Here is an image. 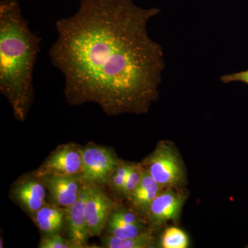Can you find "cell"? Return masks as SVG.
Instances as JSON below:
<instances>
[{"label":"cell","instance_id":"obj_8","mask_svg":"<svg viewBox=\"0 0 248 248\" xmlns=\"http://www.w3.org/2000/svg\"><path fill=\"white\" fill-rule=\"evenodd\" d=\"M11 195L32 218L46 203V187L42 179L35 175L18 181L11 190Z\"/></svg>","mask_w":248,"mask_h":248},{"label":"cell","instance_id":"obj_20","mask_svg":"<svg viewBox=\"0 0 248 248\" xmlns=\"http://www.w3.org/2000/svg\"><path fill=\"white\" fill-rule=\"evenodd\" d=\"M220 80L223 84H228V83L231 82H242L248 85V70L223 75L220 78Z\"/></svg>","mask_w":248,"mask_h":248},{"label":"cell","instance_id":"obj_15","mask_svg":"<svg viewBox=\"0 0 248 248\" xmlns=\"http://www.w3.org/2000/svg\"><path fill=\"white\" fill-rule=\"evenodd\" d=\"M189 244L186 232L174 226L166 228L160 239V247L163 248H187Z\"/></svg>","mask_w":248,"mask_h":248},{"label":"cell","instance_id":"obj_21","mask_svg":"<svg viewBox=\"0 0 248 248\" xmlns=\"http://www.w3.org/2000/svg\"></svg>","mask_w":248,"mask_h":248},{"label":"cell","instance_id":"obj_9","mask_svg":"<svg viewBox=\"0 0 248 248\" xmlns=\"http://www.w3.org/2000/svg\"><path fill=\"white\" fill-rule=\"evenodd\" d=\"M80 174L48 175L40 179L45 184L54 204L68 209L79 199L83 185Z\"/></svg>","mask_w":248,"mask_h":248},{"label":"cell","instance_id":"obj_5","mask_svg":"<svg viewBox=\"0 0 248 248\" xmlns=\"http://www.w3.org/2000/svg\"><path fill=\"white\" fill-rule=\"evenodd\" d=\"M82 171V148L68 143L59 146L40 166L35 175H76Z\"/></svg>","mask_w":248,"mask_h":248},{"label":"cell","instance_id":"obj_2","mask_svg":"<svg viewBox=\"0 0 248 248\" xmlns=\"http://www.w3.org/2000/svg\"><path fill=\"white\" fill-rule=\"evenodd\" d=\"M41 42L17 0H1L0 92L19 121L25 120L33 102V71Z\"/></svg>","mask_w":248,"mask_h":248},{"label":"cell","instance_id":"obj_14","mask_svg":"<svg viewBox=\"0 0 248 248\" xmlns=\"http://www.w3.org/2000/svg\"><path fill=\"white\" fill-rule=\"evenodd\" d=\"M104 229L107 235L119 238H134L149 231L146 227L129 226L120 221L109 217Z\"/></svg>","mask_w":248,"mask_h":248},{"label":"cell","instance_id":"obj_16","mask_svg":"<svg viewBox=\"0 0 248 248\" xmlns=\"http://www.w3.org/2000/svg\"><path fill=\"white\" fill-rule=\"evenodd\" d=\"M143 172H144V168H143V165L132 164L131 168H130L126 180H125V185H124L123 190H122V194L124 197L128 199L137 188L141 182Z\"/></svg>","mask_w":248,"mask_h":248},{"label":"cell","instance_id":"obj_13","mask_svg":"<svg viewBox=\"0 0 248 248\" xmlns=\"http://www.w3.org/2000/svg\"><path fill=\"white\" fill-rule=\"evenodd\" d=\"M155 238L151 231L134 238H119L106 235L102 237V246L107 248H148L154 247Z\"/></svg>","mask_w":248,"mask_h":248},{"label":"cell","instance_id":"obj_12","mask_svg":"<svg viewBox=\"0 0 248 248\" xmlns=\"http://www.w3.org/2000/svg\"><path fill=\"white\" fill-rule=\"evenodd\" d=\"M164 189L144 169L141 182L128 200L135 210L146 216L152 202Z\"/></svg>","mask_w":248,"mask_h":248},{"label":"cell","instance_id":"obj_11","mask_svg":"<svg viewBox=\"0 0 248 248\" xmlns=\"http://www.w3.org/2000/svg\"><path fill=\"white\" fill-rule=\"evenodd\" d=\"M67 209L46 203L33 217L36 226L44 236L61 234L66 228Z\"/></svg>","mask_w":248,"mask_h":248},{"label":"cell","instance_id":"obj_1","mask_svg":"<svg viewBox=\"0 0 248 248\" xmlns=\"http://www.w3.org/2000/svg\"><path fill=\"white\" fill-rule=\"evenodd\" d=\"M161 11L133 0H81L76 14L57 20L49 58L64 78L68 104L95 103L110 116L148 112L166 66L148 31Z\"/></svg>","mask_w":248,"mask_h":248},{"label":"cell","instance_id":"obj_7","mask_svg":"<svg viewBox=\"0 0 248 248\" xmlns=\"http://www.w3.org/2000/svg\"><path fill=\"white\" fill-rule=\"evenodd\" d=\"M186 197L172 187L164 188L152 202L146 217L151 230H156L180 217Z\"/></svg>","mask_w":248,"mask_h":248},{"label":"cell","instance_id":"obj_10","mask_svg":"<svg viewBox=\"0 0 248 248\" xmlns=\"http://www.w3.org/2000/svg\"><path fill=\"white\" fill-rule=\"evenodd\" d=\"M88 185L83 184L78 201L67 209L66 231L67 237L74 248H86L91 237L85 216V202Z\"/></svg>","mask_w":248,"mask_h":248},{"label":"cell","instance_id":"obj_18","mask_svg":"<svg viewBox=\"0 0 248 248\" xmlns=\"http://www.w3.org/2000/svg\"><path fill=\"white\" fill-rule=\"evenodd\" d=\"M109 217L129 226L145 227L144 222L142 221L138 214L133 213L124 207L117 205L111 212Z\"/></svg>","mask_w":248,"mask_h":248},{"label":"cell","instance_id":"obj_6","mask_svg":"<svg viewBox=\"0 0 248 248\" xmlns=\"http://www.w3.org/2000/svg\"><path fill=\"white\" fill-rule=\"evenodd\" d=\"M117 205L104 192L102 186L88 185L84 210L91 236L102 234L103 230L107 226L111 212Z\"/></svg>","mask_w":248,"mask_h":248},{"label":"cell","instance_id":"obj_3","mask_svg":"<svg viewBox=\"0 0 248 248\" xmlns=\"http://www.w3.org/2000/svg\"><path fill=\"white\" fill-rule=\"evenodd\" d=\"M141 164L164 188H179L185 182V170L180 156L168 142H160Z\"/></svg>","mask_w":248,"mask_h":248},{"label":"cell","instance_id":"obj_4","mask_svg":"<svg viewBox=\"0 0 248 248\" xmlns=\"http://www.w3.org/2000/svg\"><path fill=\"white\" fill-rule=\"evenodd\" d=\"M119 164L114 153L106 147L91 145L82 148L81 182L87 185L108 184Z\"/></svg>","mask_w":248,"mask_h":248},{"label":"cell","instance_id":"obj_19","mask_svg":"<svg viewBox=\"0 0 248 248\" xmlns=\"http://www.w3.org/2000/svg\"><path fill=\"white\" fill-rule=\"evenodd\" d=\"M39 248H74L68 239H65L61 234L43 236L41 239Z\"/></svg>","mask_w":248,"mask_h":248},{"label":"cell","instance_id":"obj_17","mask_svg":"<svg viewBox=\"0 0 248 248\" xmlns=\"http://www.w3.org/2000/svg\"><path fill=\"white\" fill-rule=\"evenodd\" d=\"M131 166L132 164L119 162L108 182V185H110L112 190L119 193H122L127 176Z\"/></svg>","mask_w":248,"mask_h":248}]
</instances>
